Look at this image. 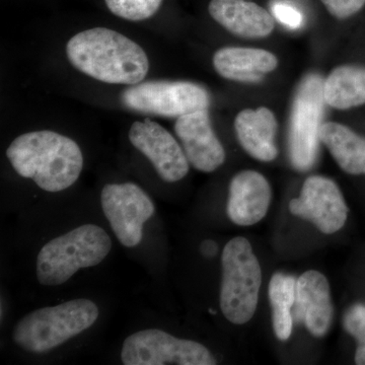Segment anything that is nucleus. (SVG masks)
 <instances>
[{"label":"nucleus","mask_w":365,"mask_h":365,"mask_svg":"<svg viewBox=\"0 0 365 365\" xmlns=\"http://www.w3.org/2000/svg\"><path fill=\"white\" fill-rule=\"evenodd\" d=\"M66 55L74 68L111 85H137L150 69L140 46L123 34L101 26L74 35L67 43Z\"/></svg>","instance_id":"obj_1"},{"label":"nucleus","mask_w":365,"mask_h":365,"mask_svg":"<svg viewBox=\"0 0 365 365\" xmlns=\"http://www.w3.org/2000/svg\"><path fill=\"white\" fill-rule=\"evenodd\" d=\"M6 157L21 177L33 180L41 189L53 193L71 187L83 168L78 144L49 130L16 137L7 148Z\"/></svg>","instance_id":"obj_2"},{"label":"nucleus","mask_w":365,"mask_h":365,"mask_svg":"<svg viewBox=\"0 0 365 365\" xmlns=\"http://www.w3.org/2000/svg\"><path fill=\"white\" fill-rule=\"evenodd\" d=\"M111 249V239L102 227L93 223L76 227L41 249L36 264L38 281L44 287L63 284L79 269L102 263Z\"/></svg>","instance_id":"obj_3"},{"label":"nucleus","mask_w":365,"mask_h":365,"mask_svg":"<svg viewBox=\"0 0 365 365\" xmlns=\"http://www.w3.org/2000/svg\"><path fill=\"white\" fill-rule=\"evenodd\" d=\"M98 307L90 299L69 300L26 314L14 326L13 340L30 353H45L85 332L96 323Z\"/></svg>","instance_id":"obj_4"},{"label":"nucleus","mask_w":365,"mask_h":365,"mask_svg":"<svg viewBox=\"0 0 365 365\" xmlns=\"http://www.w3.org/2000/svg\"><path fill=\"white\" fill-rule=\"evenodd\" d=\"M220 309L235 325L248 323L258 304L262 270L248 240L235 237L225 245L222 256Z\"/></svg>","instance_id":"obj_5"},{"label":"nucleus","mask_w":365,"mask_h":365,"mask_svg":"<svg viewBox=\"0 0 365 365\" xmlns=\"http://www.w3.org/2000/svg\"><path fill=\"white\" fill-rule=\"evenodd\" d=\"M121 101L132 111L179 118L208 109L210 97L202 86L185 81H141L123 91Z\"/></svg>","instance_id":"obj_6"},{"label":"nucleus","mask_w":365,"mask_h":365,"mask_svg":"<svg viewBox=\"0 0 365 365\" xmlns=\"http://www.w3.org/2000/svg\"><path fill=\"white\" fill-rule=\"evenodd\" d=\"M125 365H215V356L195 341L179 339L158 329L138 331L125 339Z\"/></svg>","instance_id":"obj_7"},{"label":"nucleus","mask_w":365,"mask_h":365,"mask_svg":"<svg viewBox=\"0 0 365 365\" xmlns=\"http://www.w3.org/2000/svg\"><path fill=\"white\" fill-rule=\"evenodd\" d=\"M323 83L311 74L300 83L292 107L289 128V155L295 169L307 170L318 155L319 131L323 119Z\"/></svg>","instance_id":"obj_8"},{"label":"nucleus","mask_w":365,"mask_h":365,"mask_svg":"<svg viewBox=\"0 0 365 365\" xmlns=\"http://www.w3.org/2000/svg\"><path fill=\"white\" fill-rule=\"evenodd\" d=\"M101 204L118 241L127 248L138 246L144 223L155 210L145 191L134 182L108 184L101 193Z\"/></svg>","instance_id":"obj_9"},{"label":"nucleus","mask_w":365,"mask_h":365,"mask_svg":"<svg viewBox=\"0 0 365 365\" xmlns=\"http://www.w3.org/2000/svg\"><path fill=\"white\" fill-rule=\"evenodd\" d=\"M292 215L309 220L323 234L332 235L344 227L348 209L339 187L322 176L307 178L299 198L289 203Z\"/></svg>","instance_id":"obj_10"},{"label":"nucleus","mask_w":365,"mask_h":365,"mask_svg":"<svg viewBox=\"0 0 365 365\" xmlns=\"http://www.w3.org/2000/svg\"><path fill=\"white\" fill-rule=\"evenodd\" d=\"M129 140L148 158L163 181H181L189 172V160L175 137L162 125L145 119L136 121L129 130Z\"/></svg>","instance_id":"obj_11"},{"label":"nucleus","mask_w":365,"mask_h":365,"mask_svg":"<svg viewBox=\"0 0 365 365\" xmlns=\"http://www.w3.org/2000/svg\"><path fill=\"white\" fill-rule=\"evenodd\" d=\"M174 129L192 167L212 173L225 163V148L213 130L208 109L177 118Z\"/></svg>","instance_id":"obj_12"},{"label":"nucleus","mask_w":365,"mask_h":365,"mask_svg":"<svg viewBox=\"0 0 365 365\" xmlns=\"http://www.w3.org/2000/svg\"><path fill=\"white\" fill-rule=\"evenodd\" d=\"M292 318L304 323L316 337H323L328 333L333 319L330 285L325 275L319 271H307L297 280Z\"/></svg>","instance_id":"obj_13"},{"label":"nucleus","mask_w":365,"mask_h":365,"mask_svg":"<svg viewBox=\"0 0 365 365\" xmlns=\"http://www.w3.org/2000/svg\"><path fill=\"white\" fill-rule=\"evenodd\" d=\"M272 191L267 180L255 170H242L230 184L227 212L235 225L249 227L267 215Z\"/></svg>","instance_id":"obj_14"},{"label":"nucleus","mask_w":365,"mask_h":365,"mask_svg":"<svg viewBox=\"0 0 365 365\" xmlns=\"http://www.w3.org/2000/svg\"><path fill=\"white\" fill-rule=\"evenodd\" d=\"M208 11L228 32L246 39L267 37L273 32L272 16L247 0H211Z\"/></svg>","instance_id":"obj_15"},{"label":"nucleus","mask_w":365,"mask_h":365,"mask_svg":"<svg viewBox=\"0 0 365 365\" xmlns=\"http://www.w3.org/2000/svg\"><path fill=\"white\" fill-rule=\"evenodd\" d=\"M277 126L273 113L264 107L242 110L235 120V133L242 148L260 162H272L277 158Z\"/></svg>","instance_id":"obj_16"},{"label":"nucleus","mask_w":365,"mask_h":365,"mask_svg":"<svg viewBox=\"0 0 365 365\" xmlns=\"http://www.w3.org/2000/svg\"><path fill=\"white\" fill-rule=\"evenodd\" d=\"M277 66L273 53L257 48L225 47L213 56L216 72L223 78L240 83H257Z\"/></svg>","instance_id":"obj_17"},{"label":"nucleus","mask_w":365,"mask_h":365,"mask_svg":"<svg viewBox=\"0 0 365 365\" xmlns=\"http://www.w3.org/2000/svg\"><path fill=\"white\" fill-rule=\"evenodd\" d=\"M319 139L341 169L350 175H365V137L335 122L322 125Z\"/></svg>","instance_id":"obj_18"},{"label":"nucleus","mask_w":365,"mask_h":365,"mask_svg":"<svg viewBox=\"0 0 365 365\" xmlns=\"http://www.w3.org/2000/svg\"><path fill=\"white\" fill-rule=\"evenodd\" d=\"M327 105L338 110H348L365 104V67H336L323 83Z\"/></svg>","instance_id":"obj_19"},{"label":"nucleus","mask_w":365,"mask_h":365,"mask_svg":"<svg viewBox=\"0 0 365 365\" xmlns=\"http://www.w3.org/2000/svg\"><path fill=\"white\" fill-rule=\"evenodd\" d=\"M297 279L294 276L275 273L269 284V299L272 307V323L276 337L287 341L294 328L292 309L295 302Z\"/></svg>","instance_id":"obj_20"},{"label":"nucleus","mask_w":365,"mask_h":365,"mask_svg":"<svg viewBox=\"0 0 365 365\" xmlns=\"http://www.w3.org/2000/svg\"><path fill=\"white\" fill-rule=\"evenodd\" d=\"M112 14L124 20L140 21L155 16L163 0H105Z\"/></svg>","instance_id":"obj_21"},{"label":"nucleus","mask_w":365,"mask_h":365,"mask_svg":"<svg viewBox=\"0 0 365 365\" xmlns=\"http://www.w3.org/2000/svg\"><path fill=\"white\" fill-rule=\"evenodd\" d=\"M345 330L359 342V346H365V306L355 304L346 312L344 316Z\"/></svg>","instance_id":"obj_22"},{"label":"nucleus","mask_w":365,"mask_h":365,"mask_svg":"<svg viewBox=\"0 0 365 365\" xmlns=\"http://www.w3.org/2000/svg\"><path fill=\"white\" fill-rule=\"evenodd\" d=\"M327 11L337 19H347L361 11L365 0H321Z\"/></svg>","instance_id":"obj_23"},{"label":"nucleus","mask_w":365,"mask_h":365,"mask_svg":"<svg viewBox=\"0 0 365 365\" xmlns=\"http://www.w3.org/2000/svg\"><path fill=\"white\" fill-rule=\"evenodd\" d=\"M272 11L278 21L289 28H299L304 21L302 13L289 4L277 2L272 6Z\"/></svg>","instance_id":"obj_24"},{"label":"nucleus","mask_w":365,"mask_h":365,"mask_svg":"<svg viewBox=\"0 0 365 365\" xmlns=\"http://www.w3.org/2000/svg\"><path fill=\"white\" fill-rule=\"evenodd\" d=\"M201 252L205 256L212 257L217 252V245L213 241H205L201 245Z\"/></svg>","instance_id":"obj_25"},{"label":"nucleus","mask_w":365,"mask_h":365,"mask_svg":"<svg viewBox=\"0 0 365 365\" xmlns=\"http://www.w3.org/2000/svg\"><path fill=\"white\" fill-rule=\"evenodd\" d=\"M355 364L365 365V346H357L355 353Z\"/></svg>","instance_id":"obj_26"}]
</instances>
